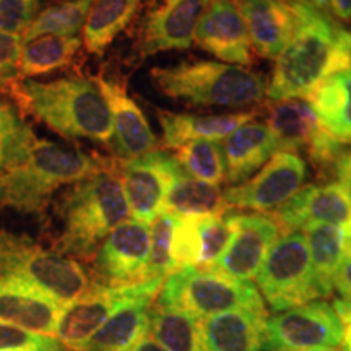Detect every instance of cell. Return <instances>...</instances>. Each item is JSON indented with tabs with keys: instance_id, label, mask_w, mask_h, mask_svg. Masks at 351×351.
I'll return each mask as SVG.
<instances>
[{
	"instance_id": "1",
	"label": "cell",
	"mask_w": 351,
	"mask_h": 351,
	"mask_svg": "<svg viewBox=\"0 0 351 351\" xmlns=\"http://www.w3.org/2000/svg\"><path fill=\"white\" fill-rule=\"evenodd\" d=\"M5 93L60 137L111 145V112L95 78L65 77L52 82L25 78L8 86Z\"/></svg>"
},
{
	"instance_id": "2",
	"label": "cell",
	"mask_w": 351,
	"mask_h": 351,
	"mask_svg": "<svg viewBox=\"0 0 351 351\" xmlns=\"http://www.w3.org/2000/svg\"><path fill=\"white\" fill-rule=\"evenodd\" d=\"M57 215L62 231L54 251L72 258L91 261L109 232L130 217L119 160L111 158L98 173L72 184L57 205Z\"/></svg>"
},
{
	"instance_id": "3",
	"label": "cell",
	"mask_w": 351,
	"mask_h": 351,
	"mask_svg": "<svg viewBox=\"0 0 351 351\" xmlns=\"http://www.w3.org/2000/svg\"><path fill=\"white\" fill-rule=\"evenodd\" d=\"M296 19L291 41L275 59L267 101L309 98L324 78L340 72L339 21L307 0L289 3Z\"/></svg>"
},
{
	"instance_id": "4",
	"label": "cell",
	"mask_w": 351,
	"mask_h": 351,
	"mask_svg": "<svg viewBox=\"0 0 351 351\" xmlns=\"http://www.w3.org/2000/svg\"><path fill=\"white\" fill-rule=\"evenodd\" d=\"M109 161L111 158L36 138L25 160L0 176V208L43 215L57 189L83 181Z\"/></svg>"
},
{
	"instance_id": "5",
	"label": "cell",
	"mask_w": 351,
	"mask_h": 351,
	"mask_svg": "<svg viewBox=\"0 0 351 351\" xmlns=\"http://www.w3.org/2000/svg\"><path fill=\"white\" fill-rule=\"evenodd\" d=\"M150 78L165 96L194 108L257 106L269 88L267 77L257 70L202 59L153 67Z\"/></svg>"
},
{
	"instance_id": "6",
	"label": "cell",
	"mask_w": 351,
	"mask_h": 351,
	"mask_svg": "<svg viewBox=\"0 0 351 351\" xmlns=\"http://www.w3.org/2000/svg\"><path fill=\"white\" fill-rule=\"evenodd\" d=\"M0 275L32 285L62 306L85 295L93 285L75 258L7 231H0Z\"/></svg>"
},
{
	"instance_id": "7",
	"label": "cell",
	"mask_w": 351,
	"mask_h": 351,
	"mask_svg": "<svg viewBox=\"0 0 351 351\" xmlns=\"http://www.w3.org/2000/svg\"><path fill=\"white\" fill-rule=\"evenodd\" d=\"M156 306L184 311L200 320L232 309L265 313L256 285L231 278L218 270L197 267L173 271L158 293Z\"/></svg>"
},
{
	"instance_id": "8",
	"label": "cell",
	"mask_w": 351,
	"mask_h": 351,
	"mask_svg": "<svg viewBox=\"0 0 351 351\" xmlns=\"http://www.w3.org/2000/svg\"><path fill=\"white\" fill-rule=\"evenodd\" d=\"M256 282L274 311H287L322 298L304 232L289 231L276 239Z\"/></svg>"
},
{
	"instance_id": "9",
	"label": "cell",
	"mask_w": 351,
	"mask_h": 351,
	"mask_svg": "<svg viewBox=\"0 0 351 351\" xmlns=\"http://www.w3.org/2000/svg\"><path fill=\"white\" fill-rule=\"evenodd\" d=\"M265 125L274 135L278 152H306L319 179L332 176L339 153L346 145L332 137L320 125L315 112L306 99L267 101Z\"/></svg>"
},
{
	"instance_id": "10",
	"label": "cell",
	"mask_w": 351,
	"mask_h": 351,
	"mask_svg": "<svg viewBox=\"0 0 351 351\" xmlns=\"http://www.w3.org/2000/svg\"><path fill=\"white\" fill-rule=\"evenodd\" d=\"M163 283V278H148L124 287H103L93 283L85 295L62 307L54 337L70 351H82L86 341L111 317L117 307L142 293H160Z\"/></svg>"
},
{
	"instance_id": "11",
	"label": "cell",
	"mask_w": 351,
	"mask_h": 351,
	"mask_svg": "<svg viewBox=\"0 0 351 351\" xmlns=\"http://www.w3.org/2000/svg\"><path fill=\"white\" fill-rule=\"evenodd\" d=\"M343 324L327 301H311L265 320V346L276 350L339 348Z\"/></svg>"
},
{
	"instance_id": "12",
	"label": "cell",
	"mask_w": 351,
	"mask_h": 351,
	"mask_svg": "<svg viewBox=\"0 0 351 351\" xmlns=\"http://www.w3.org/2000/svg\"><path fill=\"white\" fill-rule=\"evenodd\" d=\"M212 0H152L138 23L135 52L138 59L171 51H187Z\"/></svg>"
},
{
	"instance_id": "13",
	"label": "cell",
	"mask_w": 351,
	"mask_h": 351,
	"mask_svg": "<svg viewBox=\"0 0 351 351\" xmlns=\"http://www.w3.org/2000/svg\"><path fill=\"white\" fill-rule=\"evenodd\" d=\"M307 163L298 153L276 152L251 179L226 189L230 208L271 213L304 187Z\"/></svg>"
},
{
	"instance_id": "14",
	"label": "cell",
	"mask_w": 351,
	"mask_h": 351,
	"mask_svg": "<svg viewBox=\"0 0 351 351\" xmlns=\"http://www.w3.org/2000/svg\"><path fill=\"white\" fill-rule=\"evenodd\" d=\"M150 257V228L125 219L99 244L93 261V283L124 287L145 282Z\"/></svg>"
},
{
	"instance_id": "15",
	"label": "cell",
	"mask_w": 351,
	"mask_h": 351,
	"mask_svg": "<svg viewBox=\"0 0 351 351\" xmlns=\"http://www.w3.org/2000/svg\"><path fill=\"white\" fill-rule=\"evenodd\" d=\"M226 218L232 234L213 270L241 282H251L283 231L270 215L226 213Z\"/></svg>"
},
{
	"instance_id": "16",
	"label": "cell",
	"mask_w": 351,
	"mask_h": 351,
	"mask_svg": "<svg viewBox=\"0 0 351 351\" xmlns=\"http://www.w3.org/2000/svg\"><path fill=\"white\" fill-rule=\"evenodd\" d=\"M179 171L174 158L163 150L134 160H119L122 187L134 219L150 225L163 210L166 194Z\"/></svg>"
},
{
	"instance_id": "17",
	"label": "cell",
	"mask_w": 351,
	"mask_h": 351,
	"mask_svg": "<svg viewBox=\"0 0 351 351\" xmlns=\"http://www.w3.org/2000/svg\"><path fill=\"white\" fill-rule=\"evenodd\" d=\"M106 99L112 119L111 150L117 160H134L161 150V143L135 99L127 93L125 82L119 78L95 77Z\"/></svg>"
},
{
	"instance_id": "18",
	"label": "cell",
	"mask_w": 351,
	"mask_h": 351,
	"mask_svg": "<svg viewBox=\"0 0 351 351\" xmlns=\"http://www.w3.org/2000/svg\"><path fill=\"white\" fill-rule=\"evenodd\" d=\"M269 215L283 232L302 230L309 223H328L351 231V205L340 182L307 184Z\"/></svg>"
},
{
	"instance_id": "19",
	"label": "cell",
	"mask_w": 351,
	"mask_h": 351,
	"mask_svg": "<svg viewBox=\"0 0 351 351\" xmlns=\"http://www.w3.org/2000/svg\"><path fill=\"white\" fill-rule=\"evenodd\" d=\"M194 43L225 64L247 67L256 57L243 15L232 0H212L197 26Z\"/></svg>"
},
{
	"instance_id": "20",
	"label": "cell",
	"mask_w": 351,
	"mask_h": 351,
	"mask_svg": "<svg viewBox=\"0 0 351 351\" xmlns=\"http://www.w3.org/2000/svg\"><path fill=\"white\" fill-rule=\"evenodd\" d=\"M243 15L254 54L276 59L296 29V19L283 0H232Z\"/></svg>"
},
{
	"instance_id": "21",
	"label": "cell",
	"mask_w": 351,
	"mask_h": 351,
	"mask_svg": "<svg viewBox=\"0 0 351 351\" xmlns=\"http://www.w3.org/2000/svg\"><path fill=\"white\" fill-rule=\"evenodd\" d=\"M62 307L32 285L0 275V322L54 337Z\"/></svg>"
},
{
	"instance_id": "22",
	"label": "cell",
	"mask_w": 351,
	"mask_h": 351,
	"mask_svg": "<svg viewBox=\"0 0 351 351\" xmlns=\"http://www.w3.org/2000/svg\"><path fill=\"white\" fill-rule=\"evenodd\" d=\"M158 293L147 291L121 304L82 351H132L150 332V309Z\"/></svg>"
},
{
	"instance_id": "23",
	"label": "cell",
	"mask_w": 351,
	"mask_h": 351,
	"mask_svg": "<svg viewBox=\"0 0 351 351\" xmlns=\"http://www.w3.org/2000/svg\"><path fill=\"white\" fill-rule=\"evenodd\" d=\"M267 313L232 309L200 320L202 339L210 351H261L265 346Z\"/></svg>"
},
{
	"instance_id": "24",
	"label": "cell",
	"mask_w": 351,
	"mask_h": 351,
	"mask_svg": "<svg viewBox=\"0 0 351 351\" xmlns=\"http://www.w3.org/2000/svg\"><path fill=\"white\" fill-rule=\"evenodd\" d=\"M226 182L238 186L247 181L278 152L265 122L249 121L238 127L223 142Z\"/></svg>"
},
{
	"instance_id": "25",
	"label": "cell",
	"mask_w": 351,
	"mask_h": 351,
	"mask_svg": "<svg viewBox=\"0 0 351 351\" xmlns=\"http://www.w3.org/2000/svg\"><path fill=\"white\" fill-rule=\"evenodd\" d=\"M158 121L163 130L161 150H176L184 143L194 140H218L226 138L245 122L254 121L258 108L249 112L217 114V116H194L158 109Z\"/></svg>"
},
{
	"instance_id": "26",
	"label": "cell",
	"mask_w": 351,
	"mask_h": 351,
	"mask_svg": "<svg viewBox=\"0 0 351 351\" xmlns=\"http://www.w3.org/2000/svg\"><path fill=\"white\" fill-rule=\"evenodd\" d=\"M307 103L333 138L351 145V70H340L324 78Z\"/></svg>"
},
{
	"instance_id": "27",
	"label": "cell",
	"mask_w": 351,
	"mask_h": 351,
	"mask_svg": "<svg viewBox=\"0 0 351 351\" xmlns=\"http://www.w3.org/2000/svg\"><path fill=\"white\" fill-rule=\"evenodd\" d=\"M142 2L143 0H91L82 39L88 54L103 56L114 39L134 21Z\"/></svg>"
},
{
	"instance_id": "28",
	"label": "cell",
	"mask_w": 351,
	"mask_h": 351,
	"mask_svg": "<svg viewBox=\"0 0 351 351\" xmlns=\"http://www.w3.org/2000/svg\"><path fill=\"white\" fill-rule=\"evenodd\" d=\"M221 187L197 181L179 171L166 194L161 212L173 213L182 218L223 217L230 213Z\"/></svg>"
},
{
	"instance_id": "29",
	"label": "cell",
	"mask_w": 351,
	"mask_h": 351,
	"mask_svg": "<svg viewBox=\"0 0 351 351\" xmlns=\"http://www.w3.org/2000/svg\"><path fill=\"white\" fill-rule=\"evenodd\" d=\"M307 247H309L313 270L317 280L322 298H328L333 291V275L345 257L346 234L340 226L328 223H309L302 228Z\"/></svg>"
},
{
	"instance_id": "30",
	"label": "cell",
	"mask_w": 351,
	"mask_h": 351,
	"mask_svg": "<svg viewBox=\"0 0 351 351\" xmlns=\"http://www.w3.org/2000/svg\"><path fill=\"white\" fill-rule=\"evenodd\" d=\"M83 46L78 36H39L25 43L20 57V80L47 75L64 70L75 62Z\"/></svg>"
},
{
	"instance_id": "31",
	"label": "cell",
	"mask_w": 351,
	"mask_h": 351,
	"mask_svg": "<svg viewBox=\"0 0 351 351\" xmlns=\"http://www.w3.org/2000/svg\"><path fill=\"white\" fill-rule=\"evenodd\" d=\"M150 332L166 351H205L200 319L184 311L152 306Z\"/></svg>"
},
{
	"instance_id": "32",
	"label": "cell",
	"mask_w": 351,
	"mask_h": 351,
	"mask_svg": "<svg viewBox=\"0 0 351 351\" xmlns=\"http://www.w3.org/2000/svg\"><path fill=\"white\" fill-rule=\"evenodd\" d=\"M174 161L184 174L197 181L221 186L226 182L223 147L217 140H194L174 150Z\"/></svg>"
},
{
	"instance_id": "33",
	"label": "cell",
	"mask_w": 351,
	"mask_h": 351,
	"mask_svg": "<svg viewBox=\"0 0 351 351\" xmlns=\"http://www.w3.org/2000/svg\"><path fill=\"white\" fill-rule=\"evenodd\" d=\"M91 0H64L39 12L23 34V44L39 36H77L85 25Z\"/></svg>"
},
{
	"instance_id": "34",
	"label": "cell",
	"mask_w": 351,
	"mask_h": 351,
	"mask_svg": "<svg viewBox=\"0 0 351 351\" xmlns=\"http://www.w3.org/2000/svg\"><path fill=\"white\" fill-rule=\"evenodd\" d=\"M36 135L7 101L0 99V176L25 160Z\"/></svg>"
},
{
	"instance_id": "35",
	"label": "cell",
	"mask_w": 351,
	"mask_h": 351,
	"mask_svg": "<svg viewBox=\"0 0 351 351\" xmlns=\"http://www.w3.org/2000/svg\"><path fill=\"white\" fill-rule=\"evenodd\" d=\"M179 217L160 212L150 223V257H148L147 278H163L176 271L174 263V234Z\"/></svg>"
},
{
	"instance_id": "36",
	"label": "cell",
	"mask_w": 351,
	"mask_h": 351,
	"mask_svg": "<svg viewBox=\"0 0 351 351\" xmlns=\"http://www.w3.org/2000/svg\"><path fill=\"white\" fill-rule=\"evenodd\" d=\"M232 234L226 215L194 218V243L197 269H213L225 252Z\"/></svg>"
},
{
	"instance_id": "37",
	"label": "cell",
	"mask_w": 351,
	"mask_h": 351,
	"mask_svg": "<svg viewBox=\"0 0 351 351\" xmlns=\"http://www.w3.org/2000/svg\"><path fill=\"white\" fill-rule=\"evenodd\" d=\"M0 351H64L56 337L0 322Z\"/></svg>"
},
{
	"instance_id": "38",
	"label": "cell",
	"mask_w": 351,
	"mask_h": 351,
	"mask_svg": "<svg viewBox=\"0 0 351 351\" xmlns=\"http://www.w3.org/2000/svg\"><path fill=\"white\" fill-rule=\"evenodd\" d=\"M38 15V0H0V32L21 36Z\"/></svg>"
},
{
	"instance_id": "39",
	"label": "cell",
	"mask_w": 351,
	"mask_h": 351,
	"mask_svg": "<svg viewBox=\"0 0 351 351\" xmlns=\"http://www.w3.org/2000/svg\"><path fill=\"white\" fill-rule=\"evenodd\" d=\"M23 38L0 32V90L7 91L20 80V57Z\"/></svg>"
},
{
	"instance_id": "40",
	"label": "cell",
	"mask_w": 351,
	"mask_h": 351,
	"mask_svg": "<svg viewBox=\"0 0 351 351\" xmlns=\"http://www.w3.org/2000/svg\"><path fill=\"white\" fill-rule=\"evenodd\" d=\"M332 285L343 300H351V252H345L343 261L333 275Z\"/></svg>"
},
{
	"instance_id": "41",
	"label": "cell",
	"mask_w": 351,
	"mask_h": 351,
	"mask_svg": "<svg viewBox=\"0 0 351 351\" xmlns=\"http://www.w3.org/2000/svg\"><path fill=\"white\" fill-rule=\"evenodd\" d=\"M337 49H339L340 69L351 70V29L341 25L337 32Z\"/></svg>"
},
{
	"instance_id": "42",
	"label": "cell",
	"mask_w": 351,
	"mask_h": 351,
	"mask_svg": "<svg viewBox=\"0 0 351 351\" xmlns=\"http://www.w3.org/2000/svg\"><path fill=\"white\" fill-rule=\"evenodd\" d=\"M332 176L339 179L340 184H351V148L345 147L339 153L333 163Z\"/></svg>"
},
{
	"instance_id": "43",
	"label": "cell",
	"mask_w": 351,
	"mask_h": 351,
	"mask_svg": "<svg viewBox=\"0 0 351 351\" xmlns=\"http://www.w3.org/2000/svg\"><path fill=\"white\" fill-rule=\"evenodd\" d=\"M327 12L345 23H351V0H327Z\"/></svg>"
},
{
	"instance_id": "44",
	"label": "cell",
	"mask_w": 351,
	"mask_h": 351,
	"mask_svg": "<svg viewBox=\"0 0 351 351\" xmlns=\"http://www.w3.org/2000/svg\"><path fill=\"white\" fill-rule=\"evenodd\" d=\"M333 309L339 314L341 322H351V300H337L333 302Z\"/></svg>"
},
{
	"instance_id": "45",
	"label": "cell",
	"mask_w": 351,
	"mask_h": 351,
	"mask_svg": "<svg viewBox=\"0 0 351 351\" xmlns=\"http://www.w3.org/2000/svg\"><path fill=\"white\" fill-rule=\"evenodd\" d=\"M132 351H166V350L160 343H158V341L153 339V337L147 335V337H143V339L134 346V350H132Z\"/></svg>"
},
{
	"instance_id": "46",
	"label": "cell",
	"mask_w": 351,
	"mask_h": 351,
	"mask_svg": "<svg viewBox=\"0 0 351 351\" xmlns=\"http://www.w3.org/2000/svg\"><path fill=\"white\" fill-rule=\"evenodd\" d=\"M343 345L345 351H351V322L346 324V327L343 328Z\"/></svg>"
},
{
	"instance_id": "47",
	"label": "cell",
	"mask_w": 351,
	"mask_h": 351,
	"mask_svg": "<svg viewBox=\"0 0 351 351\" xmlns=\"http://www.w3.org/2000/svg\"><path fill=\"white\" fill-rule=\"evenodd\" d=\"M276 351H339L337 348H319V350H276Z\"/></svg>"
},
{
	"instance_id": "48",
	"label": "cell",
	"mask_w": 351,
	"mask_h": 351,
	"mask_svg": "<svg viewBox=\"0 0 351 351\" xmlns=\"http://www.w3.org/2000/svg\"><path fill=\"white\" fill-rule=\"evenodd\" d=\"M341 186H343V191H345L346 197H348L350 205H351V184H341Z\"/></svg>"
},
{
	"instance_id": "49",
	"label": "cell",
	"mask_w": 351,
	"mask_h": 351,
	"mask_svg": "<svg viewBox=\"0 0 351 351\" xmlns=\"http://www.w3.org/2000/svg\"><path fill=\"white\" fill-rule=\"evenodd\" d=\"M283 2H287V3H296V2H302V0H283Z\"/></svg>"
}]
</instances>
